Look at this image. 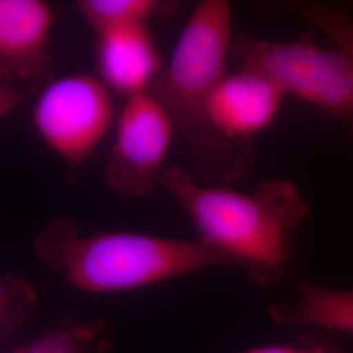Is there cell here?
I'll list each match as a JSON object with an SVG mask.
<instances>
[{
  "instance_id": "6da1fadb",
  "label": "cell",
  "mask_w": 353,
  "mask_h": 353,
  "mask_svg": "<svg viewBox=\"0 0 353 353\" xmlns=\"http://www.w3.org/2000/svg\"><path fill=\"white\" fill-rule=\"evenodd\" d=\"M161 185L189 214L199 240L246 268L254 281L272 285L293 256V232L310 212L287 179L261 182L252 192L199 182L181 166L164 169Z\"/></svg>"
},
{
  "instance_id": "7a4b0ae2",
  "label": "cell",
  "mask_w": 353,
  "mask_h": 353,
  "mask_svg": "<svg viewBox=\"0 0 353 353\" xmlns=\"http://www.w3.org/2000/svg\"><path fill=\"white\" fill-rule=\"evenodd\" d=\"M232 7L225 0H203L183 28L169 63L150 93L172 118L188 144L195 174L205 185L227 186L252 166V143H234L214 131L208 101L225 75L232 54Z\"/></svg>"
},
{
  "instance_id": "3957f363",
  "label": "cell",
  "mask_w": 353,
  "mask_h": 353,
  "mask_svg": "<svg viewBox=\"0 0 353 353\" xmlns=\"http://www.w3.org/2000/svg\"><path fill=\"white\" fill-rule=\"evenodd\" d=\"M34 252L72 287L90 293L140 290L205 268L233 265L199 239L130 232L80 234L68 217L54 219L41 229Z\"/></svg>"
},
{
  "instance_id": "277c9868",
  "label": "cell",
  "mask_w": 353,
  "mask_h": 353,
  "mask_svg": "<svg viewBox=\"0 0 353 353\" xmlns=\"http://www.w3.org/2000/svg\"><path fill=\"white\" fill-rule=\"evenodd\" d=\"M232 55L242 68L265 76L285 96L314 105L353 132V59L312 38L276 42L237 36Z\"/></svg>"
},
{
  "instance_id": "5b68a950",
  "label": "cell",
  "mask_w": 353,
  "mask_h": 353,
  "mask_svg": "<svg viewBox=\"0 0 353 353\" xmlns=\"http://www.w3.org/2000/svg\"><path fill=\"white\" fill-rule=\"evenodd\" d=\"M32 121L52 153L70 168H80L115 125L112 90L99 76L58 77L39 94Z\"/></svg>"
},
{
  "instance_id": "8992f818",
  "label": "cell",
  "mask_w": 353,
  "mask_h": 353,
  "mask_svg": "<svg viewBox=\"0 0 353 353\" xmlns=\"http://www.w3.org/2000/svg\"><path fill=\"white\" fill-rule=\"evenodd\" d=\"M176 128L150 92L126 99L115 121V139L105 165V181L122 198L151 194L164 170Z\"/></svg>"
},
{
  "instance_id": "52a82bcc",
  "label": "cell",
  "mask_w": 353,
  "mask_h": 353,
  "mask_svg": "<svg viewBox=\"0 0 353 353\" xmlns=\"http://www.w3.org/2000/svg\"><path fill=\"white\" fill-rule=\"evenodd\" d=\"M287 96L275 83L242 68L225 74L212 90L208 118L214 131L234 143H252L278 118Z\"/></svg>"
},
{
  "instance_id": "ba28073f",
  "label": "cell",
  "mask_w": 353,
  "mask_h": 353,
  "mask_svg": "<svg viewBox=\"0 0 353 353\" xmlns=\"http://www.w3.org/2000/svg\"><path fill=\"white\" fill-rule=\"evenodd\" d=\"M54 26L55 13L43 0H0V83L46 72Z\"/></svg>"
},
{
  "instance_id": "9c48e42d",
  "label": "cell",
  "mask_w": 353,
  "mask_h": 353,
  "mask_svg": "<svg viewBox=\"0 0 353 353\" xmlns=\"http://www.w3.org/2000/svg\"><path fill=\"white\" fill-rule=\"evenodd\" d=\"M94 52L102 83L126 99L150 92L164 70L163 55L148 26L100 34Z\"/></svg>"
},
{
  "instance_id": "30bf717a",
  "label": "cell",
  "mask_w": 353,
  "mask_h": 353,
  "mask_svg": "<svg viewBox=\"0 0 353 353\" xmlns=\"http://www.w3.org/2000/svg\"><path fill=\"white\" fill-rule=\"evenodd\" d=\"M270 314L276 325L284 327L314 328L353 335V290L299 281L296 303L274 305Z\"/></svg>"
},
{
  "instance_id": "8fae6325",
  "label": "cell",
  "mask_w": 353,
  "mask_h": 353,
  "mask_svg": "<svg viewBox=\"0 0 353 353\" xmlns=\"http://www.w3.org/2000/svg\"><path fill=\"white\" fill-rule=\"evenodd\" d=\"M75 8L96 36H100L118 29L148 26L152 17L174 12L178 3L161 0H79Z\"/></svg>"
},
{
  "instance_id": "7c38bea8",
  "label": "cell",
  "mask_w": 353,
  "mask_h": 353,
  "mask_svg": "<svg viewBox=\"0 0 353 353\" xmlns=\"http://www.w3.org/2000/svg\"><path fill=\"white\" fill-rule=\"evenodd\" d=\"M89 341L87 330L61 326L11 353H88Z\"/></svg>"
},
{
  "instance_id": "4fadbf2b",
  "label": "cell",
  "mask_w": 353,
  "mask_h": 353,
  "mask_svg": "<svg viewBox=\"0 0 353 353\" xmlns=\"http://www.w3.org/2000/svg\"><path fill=\"white\" fill-rule=\"evenodd\" d=\"M242 353H341L325 341H300L283 344H263Z\"/></svg>"
},
{
  "instance_id": "5bb4252c",
  "label": "cell",
  "mask_w": 353,
  "mask_h": 353,
  "mask_svg": "<svg viewBox=\"0 0 353 353\" xmlns=\"http://www.w3.org/2000/svg\"><path fill=\"white\" fill-rule=\"evenodd\" d=\"M26 93L12 84L0 83V119L14 112L26 100Z\"/></svg>"
},
{
  "instance_id": "9a60e30c",
  "label": "cell",
  "mask_w": 353,
  "mask_h": 353,
  "mask_svg": "<svg viewBox=\"0 0 353 353\" xmlns=\"http://www.w3.org/2000/svg\"><path fill=\"white\" fill-rule=\"evenodd\" d=\"M4 301H6V296H4V290L0 287V314H1V310H3V306H4Z\"/></svg>"
}]
</instances>
